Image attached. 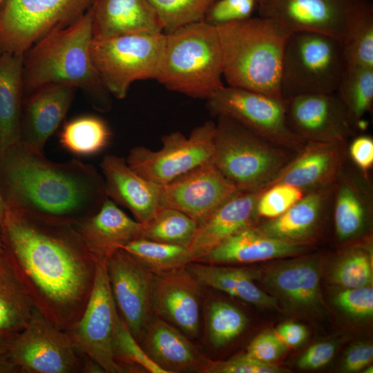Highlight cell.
I'll use <instances>...</instances> for the list:
<instances>
[{
    "label": "cell",
    "instance_id": "obj_9",
    "mask_svg": "<svg viewBox=\"0 0 373 373\" xmlns=\"http://www.w3.org/2000/svg\"><path fill=\"white\" fill-rule=\"evenodd\" d=\"M92 0H7L0 10V53L25 54L49 32L67 26Z\"/></svg>",
    "mask_w": 373,
    "mask_h": 373
},
{
    "label": "cell",
    "instance_id": "obj_1",
    "mask_svg": "<svg viewBox=\"0 0 373 373\" xmlns=\"http://www.w3.org/2000/svg\"><path fill=\"white\" fill-rule=\"evenodd\" d=\"M0 235L34 307L59 329L71 328L87 305L97 261L74 224L10 209Z\"/></svg>",
    "mask_w": 373,
    "mask_h": 373
},
{
    "label": "cell",
    "instance_id": "obj_4",
    "mask_svg": "<svg viewBox=\"0 0 373 373\" xmlns=\"http://www.w3.org/2000/svg\"><path fill=\"white\" fill-rule=\"evenodd\" d=\"M216 27L223 78L228 86L283 99L282 66L291 32L279 23L262 17Z\"/></svg>",
    "mask_w": 373,
    "mask_h": 373
},
{
    "label": "cell",
    "instance_id": "obj_8",
    "mask_svg": "<svg viewBox=\"0 0 373 373\" xmlns=\"http://www.w3.org/2000/svg\"><path fill=\"white\" fill-rule=\"evenodd\" d=\"M165 39L163 32L93 37L91 59L111 95L122 99L133 82L156 79Z\"/></svg>",
    "mask_w": 373,
    "mask_h": 373
},
{
    "label": "cell",
    "instance_id": "obj_22",
    "mask_svg": "<svg viewBox=\"0 0 373 373\" xmlns=\"http://www.w3.org/2000/svg\"><path fill=\"white\" fill-rule=\"evenodd\" d=\"M100 167L108 198L128 209L141 223H145L159 207L160 185L146 180L115 155L104 157Z\"/></svg>",
    "mask_w": 373,
    "mask_h": 373
},
{
    "label": "cell",
    "instance_id": "obj_15",
    "mask_svg": "<svg viewBox=\"0 0 373 373\" xmlns=\"http://www.w3.org/2000/svg\"><path fill=\"white\" fill-rule=\"evenodd\" d=\"M366 0H257L260 17L291 33L309 32L341 39L352 14Z\"/></svg>",
    "mask_w": 373,
    "mask_h": 373
},
{
    "label": "cell",
    "instance_id": "obj_33",
    "mask_svg": "<svg viewBox=\"0 0 373 373\" xmlns=\"http://www.w3.org/2000/svg\"><path fill=\"white\" fill-rule=\"evenodd\" d=\"M111 132L106 122L95 115H85L66 122L59 141L68 152L79 156L97 154L110 143Z\"/></svg>",
    "mask_w": 373,
    "mask_h": 373
},
{
    "label": "cell",
    "instance_id": "obj_39",
    "mask_svg": "<svg viewBox=\"0 0 373 373\" xmlns=\"http://www.w3.org/2000/svg\"><path fill=\"white\" fill-rule=\"evenodd\" d=\"M167 33L184 25L202 21L218 0H148Z\"/></svg>",
    "mask_w": 373,
    "mask_h": 373
},
{
    "label": "cell",
    "instance_id": "obj_24",
    "mask_svg": "<svg viewBox=\"0 0 373 373\" xmlns=\"http://www.w3.org/2000/svg\"><path fill=\"white\" fill-rule=\"evenodd\" d=\"M74 226L97 260L107 259L143 233V224L131 218L110 198L95 214Z\"/></svg>",
    "mask_w": 373,
    "mask_h": 373
},
{
    "label": "cell",
    "instance_id": "obj_32",
    "mask_svg": "<svg viewBox=\"0 0 373 373\" xmlns=\"http://www.w3.org/2000/svg\"><path fill=\"white\" fill-rule=\"evenodd\" d=\"M186 269L201 285L259 307L271 308L276 306L274 298L254 284L255 275L249 270L192 262L188 264Z\"/></svg>",
    "mask_w": 373,
    "mask_h": 373
},
{
    "label": "cell",
    "instance_id": "obj_28",
    "mask_svg": "<svg viewBox=\"0 0 373 373\" xmlns=\"http://www.w3.org/2000/svg\"><path fill=\"white\" fill-rule=\"evenodd\" d=\"M141 341L146 354L169 373L192 369L204 372L206 370L209 360L164 320H151Z\"/></svg>",
    "mask_w": 373,
    "mask_h": 373
},
{
    "label": "cell",
    "instance_id": "obj_7",
    "mask_svg": "<svg viewBox=\"0 0 373 373\" xmlns=\"http://www.w3.org/2000/svg\"><path fill=\"white\" fill-rule=\"evenodd\" d=\"M345 68L340 39L316 32L291 33L283 60L282 98L336 93Z\"/></svg>",
    "mask_w": 373,
    "mask_h": 373
},
{
    "label": "cell",
    "instance_id": "obj_14",
    "mask_svg": "<svg viewBox=\"0 0 373 373\" xmlns=\"http://www.w3.org/2000/svg\"><path fill=\"white\" fill-rule=\"evenodd\" d=\"M106 267L118 313L139 343L153 311L155 274L123 249L106 259Z\"/></svg>",
    "mask_w": 373,
    "mask_h": 373
},
{
    "label": "cell",
    "instance_id": "obj_56",
    "mask_svg": "<svg viewBox=\"0 0 373 373\" xmlns=\"http://www.w3.org/2000/svg\"><path fill=\"white\" fill-rule=\"evenodd\" d=\"M3 254V245L1 239V235H0V255Z\"/></svg>",
    "mask_w": 373,
    "mask_h": 373
},
{
    "label": "cell",
    "instance_id": "obj_35",
    "mask_svg": "<svg viewBox=\"0 0 373 373\" xmlns=\"http://www.w3.org/2000/svg\"><path fill=\"white\" fill-rule=\"evenodd\" d=\"M120 249L134 256L155 275L185 268L192 262L188 247L183 245L141 238L126 243Z\"/></svg>",
    "mask_w": 373,
    "mask_h": 373
},
{
    "label": "cell",
    "instance_id": "obj_29",
    "mask_svg": "<svg viewBox=\"0 0 373 373\" xmlns=\"http://www.w3.org/2000/svg\"><path fill=\"white\" fill-rule=\"evenodd\" d=\"M320 271L314 262L302 259L278 263L264 274V283L292 306L314 309L321 303Z\"/></svg>",
    "mask_w": 373,
    "mask_h": 373
},
{
    "label": "cell",
    "instance_id": "obj_45",
    "mask_svg": "<svg viewBox=\"0 0 373 373\" xmlns=\"http://www.w3.org/2000/svg\"><path fill=\"white\" fill-rule=\"evenodd\" d=\"M282 369L270 363L255 360L246 354L225 361L209 360L204 372L207 373H278Z\"/></svg>",
    "mask_w": 373,
    "mask_h": 373
},
{
    "label": "cell",
    "instance_id": "obj_41",
    "mask_svg": "<svg viewBox=\"0 0 373 373\" xmlns=\"http://www.w3.org/2000/svg\"><path fill=\"white\" fill-rule=\"evenodd\" d=\"M334 280L346 288L370 285L372 281V269L367 253L362 249L352 251L338 263Z\"/></svg>",
    "mask_w": 373,
    "mask_h": 373
},
{
    "label": "cell",
    "instance_id": "obj_12",
    "mask_svg": "<svg viewBox=\"0 0 373 373\" xmlns=\"http://www.w3.org/2000/svg\"><path fill=\"white\" fill-rule=\"evenodd\" d=\"M119 314L112 294L106 259L97 260L93 287L78 321L66 332L77 349L106 373H125L115 360L113 340Z\"/></svg>",
    "mask_w": 373,
    "mask_h": 373
},
{
    "label": "cell",
    "instance_id": "obj_34",
    "mask_svg": "<svg viewBox=\"0 0 373 373\" xmlns=\"http://www.w3.org/2000/svg\"><path fill=\"white\" fill-rule=\"evenodd\" d=\"M342 44L346 66L373 68V7L365 1L350 16Z\"/></svg>",
    "mask_w": 373,
    "mask_h": 373
},
{
    "label": "cell",
    "instance_id": "obj_10",
    "mask_svg": "<svg viewBox=\"0 0 373 373\" xmlns=\"http://www.w3.org/2000/svg\"><path fill=\"white\" fill-rule=\"evenodd\" d=\"M208 110L227 116L267 140L295 153L305 144L289 128L285 102L266 94L224 86L207 99Z\"/></svg>",
    "mask_w": 373,
    "mask_h": 373
},
{
    "label": "cell",
    "instance_id": "obj_30",
    "mask_svg": "<svg viewBox=\"0 0 373 373\" xmlns=\"http://www.w3.org/2000/svg\"><path fill=\"white\" fill-rule=\"evenodd\" d=\"M23 54L0 53V154L21 138Z\"/></svg>",
    "mask_w": 373,
    "mask_h": 373
},
{
    "label": "cell",
    "instance_id": "obj_44",
    "mask_svg": "<svg viewBox=\"0 0 373 373\" xmlns=\"http://www.w3.org/2000/svg\"><path fill=\"white\" fill-rule=\"evenodd\" d=\"M336 300L338 305L352 316L365 318L373 314V289L370 285L347 288Z\"/></svg>",
    "mask_w": 373,
    "mask_h": 373
},
{
    "label": "cell",
    "instance_id": "obj_54",
    "mask_svg": "<svg viewBox=\"0 0 373 373\" xmlns=\"http://www.w3.org/2000/svg\"><path fill=\"white\" fill-rule=\"evenodd\" d=\"M373 369H372V366H370L369 367H367V369H365V370L364 371V372L365 373H372L373 372Z\"/></svg>",
    "mask_w": 373,
    "mask_h": 373
},
{
    "label": "cell",
    "instance_id": "obj_25",
    "mask_svg": "<svg viewBox=\"0 0 373 373\" xmlns=\"http://www.w3.org/2000/svg\"><path fill=\"white\" fill-rule=\"evenodd\" d=\"M333 184L306 191L284 213L256 228L268 237L305 245L304 242L314 233L332 200Z\"/></svg>",
    "mask_w": 373,
    "mask_h": 373
},
{
    "label": "cell",
    "instance_id": "obj_49",
    "mask_svg": "<svg viewBox=\"0 0 373 373\" xmlns=\"http://www.w3.org/2000/svg\"><path fill=\"white\" fill-rule=\"evenodd\" d=\"M373 347L368 344H358L347 352L343 369L347 372H357L365 367L372 360Z\"/></svg>",
    "mask_w": 373,
    "mask_h": 373
},
{
    "label": "cell",
    "instance_id": "obj_52",
    "mask_svg": "<svg viewBox=\"0 0 373 373\" xmlns=\"http://www.w3.org/2000/svg\"><path fill=\"white\" fill-rule=\"evenodd\" d=\"M18 367L8 353L0 354V373H18Z\"/></svg>",
    "mask_w": 373,
    "mask_h": 373
},
{
    "label": "cell",
    "instance_id": "obj_43",
    "mask_svg": "<svg viewBox=\"0 0 373 373\" xmlns=\"http://www.w3.org/2000/svg\"><path fill=\"white\" fill-rule=\"evenodd\" d=\"M257 0H218L208 10L204 21L218 26L251 17Z\"/></svg>",
    "mask_w": 373,
    "mask_h": 373
},
{
    "label": "cell",
    "instance_id": "obj_6",
    "mask_svg": "<svg viewBox=\"0 0 373 373\" xmlns=\"http://www.w3.org/2000/svg\"><path fill=\"white\" fill-rule=\"evenodd\" d=\"M211 161L238 191L265 190L294 157L227 116H217Z\"/></svg>",
    "mask_w": 373,
    "mask_h": 373
},
{
    "label": "cell",
    "instance_id": "obj_5",
    "mask_svg": "<svg viewBox=\"0 0 373 373\" xmlns=\"http://www.w3.org/2000/svg\"><path fill=\"white\" fill-rule=\"evenodd\" d=\"M155 80L171 91L207 99L224 86L217 27L204 20L165 33Z\"/></svg>",
    "mask_w": 373,
    "mask_h": 373
},
{
    "label": "cell",
    "instance_id": "obj_50",
    "mask_svg": "<svg viewBox=\"0 0 373 373\" xmlns=\"http://www.w3.org/2000/svg\"><path fill=\"white\" fill-rule=\"evenodd\" d=\"M277 335L286 345L294 347L305 340L307 331L303 325L290 322L280 325L277 329Z\"/></svg>",
    "mask_w": 373,
    "mask_h": 373
},
{
    "label": "cell",
    "instance_id": "obj_38",
    "mask_svg": "<svg viewBox=\"0 0 373 373\" xmlns=\"http://www.w3.org/2000/svg\"><path fill=\"white\" fill-rule=\"evenodd\" d=\"M113 349L115 361L127 372L143 369L151 373H169L146 354L120 316L115 329Z\"/></svg>",
    "mask_w": 373,
    "mask_h": 373
},
{
    "label": "cell",
    "instance_id": "obj_37",
    "mask_svg": "<svg viewBox=\"0 0 373 373\" xmlns=\"http://www.w3.org/2000/svg\"><path fill=\"white\" fill-rule=\"evenodd\" d=\"M143 224L142 238L188 247L195 233L197 222L182 212L159 206Z\"/></svg>",
    "mask_w": 373,
    "mask_h": 373
},
{
    "label": "cell",
    "instance_id": "obj_46",
    "mask_svg": "<svg viewBox=\"0 0 373 373\" xmlns=\"http://www.w3.org/2000/svg\"><path fill=\"white\" fill-rule=\"evenodd\" d=\"M287 345L279 336L271 332H263L255 337L247 347L246 355L258 361L270 363L285 352Z\"/></svg>",
    "mask_w": 373,
    "mask_h": 373
},
{
    "label": "cell",
    "instance_id": "obj_47",
    "mask_svg": "<svg viewBox=\"0 0 373 373\" xmlns=\"http://www.w3.org/2000/svg\"><path fill=\"white\" fill-rule=\"evenodd\" d=\"M349 155L363 175L367 178L373 165V140L366 135L355 137L349 146Z\"/></svg>",
    "mask_w": 373,
    "mask_h": 373
},
{
    "label": "cell",
    "instance_id": "obj_31",
    "mask_svg": "<svg viewBox=\"0 0 373 373\" xmlns=\"http://www.w3.org/2000/svg\"><path fill=\"white\" fill-rule=\"evenodd\" d=\"M35 307L4 255H0V354L8 352Z\"/></svg>",
    "mask_w": 373,
    "mask_h": 373
},
{
    "label": "cell",
    "instance_id": "obj_2",
    "mask_svg": "<svg viewBox=\"0 0 373 373\" xmlns=\"http://www.w3.org/2000/svg\"><path fill=\"white\" fill-rule=\"evenodd\" d=\"M0 191L8 209L72 224L92 216L108 198L94 166L51 161L20 141L0 154Z\"/></svg>",
    "mask_w": 373,
    "mask_h": 373
},
{
    "label": "cell",
    "instance_id": "obj_53",
    "mask_svg": "<svg viewBox=\"0 0 373 373\" xmlns=\"http://www.w3.org/2000/svg\"><path fill=\"white\" fill-rule=\"evenodd\" d=\"M8 208L6 205V203L3 200L2 195L0 191V230L3 222Z\"/></svg>",
    "mask_w": 373,
    "mask_h": 373
},
{
    "label": "cell",
    "instance_id": "obj_18",
    "mask_svg": "<svg viewBox=\"0 0 373 373\" xmlns=\"http://www.w3.org/2000/svg\"><path fill=\"white\" fill-rule=\"evenodd\" d=\"M258 191H237L198 223L189 243L192 262H198L222 242L254 226Z\"/></svg>",
    "mask_w": 373,
    "mask_h": 373
},
{
    "label": "cell",
    "instance_id": "obj_3",
    "mask_svg": "<svg viewBox=\"0 0 373 373\" xmlns=\"http://www.w3.org/2000/svg\"><path fill=\"white\" fill-rule=\"evenodd\" d=\"M92 39L87 10L71 24L56 28L35 42L24 54L23 99L44 86L66 85L81 89L96 110L108 111L111 94L93 64Z\"/></svg>",
    "mask_w": 373,
    "mask_h": 373
},
{
    "label": "cell",
    "instance_id": "obj_51",
    "mask_svg": "<svg viewBox=\"0 0 373 373\" xmlns=\"http://www.w3.org/2000/svg\"><path fill=\"white\" fill-rule=\"evenodd\" d=\"M95 372H104V370L95 361L83 353L82 373Z\"/></svg>",
    "mask_w": 373,
    "mask_h": 373
},
{
    "label": "cell",
    "instance_id": "obj_13",
    "mask_svg": "<svg viewBox=\"0 0 373 373\" xmlns=\"http://www.w3.org/2000/svg\"><path fill=\"white\" fill-rule=\"evenodd\" d=\"M7 353L19 373H82L83 353L35 308Z\"/></svg>",
    "mask_w": 373,
    "mask_h": 373
},
{
    "label": "cell",
    "instance_id": "obj_26",
    "mask_svg": "<svg viewBox=\"0 0 373 373\" xmlns=\"http://www.w3.org/2000/svg\"><path fill=\"white\" fill-rule=\"evenodd\" d=\"M336 236L344 241L360 235L369 220L372 197L367 178L342 170L333 184Z\"/></svg>",
    "mask_w": 373,
    "mask_h": 373
},
{
    "label": "cell",
    "instance_id": "obj_23",
    "mask_svg": "<svg viewBox=\"0 0 373 373\" xmlns=\"http://www.w3.org/2000/svg\"><path fill=\"white\" fill-rule=\"evenodd\" d=\"M88 11L93 37L163 32L148 0H92Z\"/></svg>",
    "mask_w": 373,
    "mask_h": 373
},
{
    "label": "cell",
    "instance_id": "obj_21",
    "mask_svg": "<svg viewBox=\"0 0 373 373\" xmlns=\"http://www.w3.org/2000/svg\"><path fill=\"white\" fill-rule=\"evenodd\" d=\"M76 88L66 85L44 86L23 99L20 142L43 151L62 122Z\"/></svg>",
    "mask_w": 373,
    "mask_h": 373
},
{
    "label": "cell",
    "instance_id": "obj_19",
    "mask_svg": "<svg viewBox=\"0 0 373 373\" xmlns=\"http://www.w3.org/2000/svg\"><path fill=\"white\" fill-rule=\"evenodd\" d=\"M346 144L306 142L267 188L285 184L306 192L333 184L343 169Z\"/></svg>",
    "mask_w": 373,
    "mask_h": 373
},
{
    "label": "cell",
    "instance_id": "obj_17",
    "mask_svg": "<svg viewBox=\"0 0 373 373\" xmlns=\"http://www.w3.org/2000/svg\"><path fill=\"white\" fill-rule=\"evenodd\" d=\"M287 124L304 141L347 143L353 127L336 93L284 99Z\"/></svg>",
    "mask_w": 373,
    "mask_h": 373
},
{
    "label": "cell",
    "instance_id": "obj_20",
    "mask_svg": "<svg viewBox=\"0 0 373 373\" xmlns=\"http://www.w3.org/2000/svg\"><path fill=\"white\" fill-rule=\"evenodd\" d=\"M200 283L185 268L155 275L153 308L186 334L200 325Z\"/></svg>",
    "mask_w": 373,
    "mask_h": 373
},
{
    "label": "cell",
    "instance_id": "obj_40",
    "mask_svg": "<svg viewBox=\"0 0 373 373\" xmlns=\"http://www.w3.org/2000/svg\"><path fill=\"white\" fill-rule=\"evenodd\" d=\"M247 323L245 315L236 307L224 301L213 302L208 314L209 339L220 347L238 336Z\"/></svg>",
    "mask_w": 373,
    "mask_h": 373
},
{
    "label": "cell",
    "instance_id": "obj_16",
    "mask_svg": "<svg viewBox=\"0 0 373 373\" xmlns=\"http://www.w3.org/2000/svg\"><path fill=\"white\" fill-rule=\"evenodd\" d=\"M237 191L210 160L160 185L159 206L177 209L198 224Z\"/></svg>",
    "mask_w": 373,
    "mask_h": 373
},
{
    "label": "cell",
    "instance_id": "obj_42",
    "mask_svg": "<svg viewBox=\"0 0 373 373\" xmlns=\"http://www.w3.org/2000/svg\"><path fill=\"white\" fill-rule=\"evenodd\" d=\"M305 193L294 186L274 184L260 194L256 207V216L269 220L277 218L298 201Z\"/></svg>",
    "mask_w": 373,
    "mask_h": 373
},
{
    "label": "cell",
    "instance_id": "obj_55",
    "mask_svg": "<svg viewBox=\"0 0 373 373\" xmlns=\"http://www.w3.org/2000/svg\"><path fill=\"white\" fill-rule=\"evenodd\" d=\"M7 0H0V10L3 8Z\"/></svg>",
    "mask_w": 373,
    "mask_h": 373
},
{
    "label": "cell",
    "instance_id": "obj_27",
    "mask_svg": "<svg viewBox=\"0 0 373 373\" xmlns=\"http://www.w3.org/2000/svg\"><path fill=\"white\" fill-rule=\"evenodd\" d=\"M308 247L268 237L256 227L247 228L228 238L198 262L210 264L249 263L289 257Z\"/></svg>",
    "mask_w": 373,
    "mask_h": 373
},
{
    "label": "cell",
    "instance_id": "obj_11",
    "mask_svg": "<svg viewBox=\"0 0 373 373\" xmlns=\"http://www.w3.org/2000/svg\"><path fill=\"white\" fill-rule=\"evenodd\" d=\"M216 123L207 121L186 137L180 131L162 137L158 151L144 146L132 148L126 159L128 166L147 180L166 184L195 167L211 160Z\"/></svg>",
    "mask_w": 373,
    "mask_h": 373
},
{
    "label": "cell",
    "instance_id": "obj_48",
    "mask_svg": "<svg viewBox=\"0 0 373 373\" xmlns=\"http://www.w3.org/2000/svg\"><path fill=\"white\" fill-rule=\"evenodd\" d=\"M335 345L329 342L318 343L311 346L299 358L298 366L301 369L314 370L327 364L333 358Z\"/></svg>",
    "mask_w": 373,
    "mask_h": 373
},
{
    "label": "cell",
    "instance_id": "obj_36",
    "mask_svg": "<svg viewBox=\"0 0 373 373\" xmlns=\"http://www.w3.org/2000/svg\"><path fill=\"white\" fill-rule=\"evenodd\" d=\"M336 93L352 127L359 126L373 102V68L346 66Z\"/></svg>",
    "mask_w": 373,
    "mask_h": 373
}]
</instances>
